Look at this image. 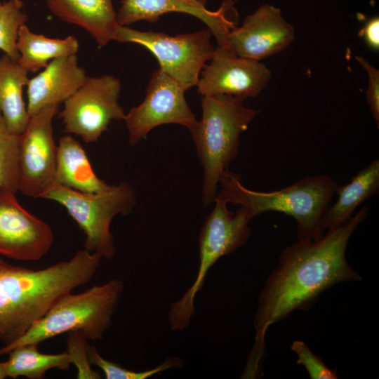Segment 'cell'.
I'll use <instances>...</instances> for the list:
<instances>
[{
  "label": "cell",
  "mask_w": 379,
  "mask_h": 379,
  "mask_svg": "<svg viewBox=\"0 0 379 379\" xmlns=\"http://www.w3.org/2000/svg\"><path fill=\"white\" fill-rule=\"evenodd\" d=\"M362 207L340 225L327 230L315 241H298L285 247L277 267L269 276L258 298L253 325L255 344L248 361L260 364L264 357L265 336L273 324L296 310L309 307L325 290L347 281H359L360 275L346 259L349 240L367 218Z\"/></svg>",
  "instance_id": "1"
},
{
  "label": "cell",
  "mask_w": 379,
  "mask_h": 379,
  "mask_svg": "<svg viewBox=\"0 0 379 379\" xmlns=\"http://www.w3.org/2000/svg\"><path fill=\"white\" fill-rule=\"evenodd\" d=\"M102 259L84 248L67 261L39 270L0 259V342L15 341L62 296L88 283Z\"/></svg>",
  "instance_id": "2"
},
{
  "label": "cell",
  "mask_w": 379,
  "mask_h": 379,
  "mask_svg": "<svg viewBox=\"0 0 379 379\" xmlns=\"http://www.w3.org/2000/svg\"><path fill=\"white\" fill-rule=\"evenodd\" d=\"M219 185L217 194L227 204L248 208L254 217L270 211L293 217L298 241H315L324 235L321 218L338 187L333 178L321 174L303 178L279 190L255 191L244 187L241 177L227 169Z\"/></svg>",
  "instance_id": "3"
},
{
  "label": "cell",
  "mask_w": 379,
  "mask_h": 379,
  "mask_svg": "<svg viewBox=\"0 0 379 379\" xmlns=\"http://www.w3.org/2000/svg\"><path fill=\"white\" fill-rule=\"evenodd\" d=\"M245 98L230 95L201 98L202 117L191 132L204 168L203 201H214L218 187L236 158L241 134L260 112L246 107Z\"/></svg>",
  "instance_id": "4"
},
{
  "label": "cell",
  "mask_w": 379,
  "mask_h": 379,
  "mask_svg": "<svg viewBox=\"0 0 379 379\" xmlns=\"http://www.w3.org/2000/svg\"><path fill=\"white\" fill-rule=\"evenodd\" d=\"M124 290L121 280L112 279L77 294L62 296L49 310L15 341L0 348V356L13 349L40 343L73 331L91 340H100L111 326Z\"/></svg>",
  "instance_id": "5"
},
{
  "label": "cell",
  "mask_w": 379,
  "mask_h": 379,
  "mask_svg": "<svg viewBox=\"0 0 379 379\" xmlns=\"http://www.w3.org/2000/svg\"><path fill=\"white\" fill-rule=\"evenodd\" d=\"M215 206L206 218L199 237V265L197 277L184 295L173 302L168 313V323L173 331L188 327L195 313L194 300L203 288L209 269L221 257L234 252L249 239V222L254 218L250 209L239 206L235 213L227 208V202L216 194Z\"/></svg>",
  "instance_id": "6"
},
{
  "label": "cell",
  "mask_w": 379,
  "mask_h": 379,
  "mask_svg": "<svg viewBox=\"0 0 379 379\" xmlns=\"http://www.w3.org/2000/svg\"><path fill=\"white\" fill-rule=\"evenodd\" d=\"M62 206L84 231V248L112 259L116 253L110 225L115 215H128L136 204L132 186L121 182L95 193H84L54 185L42 197Z\"/></svg>",
  "instance_id": "7"
},
{
  "label": "cell",
  "mask_w": 379,
  "mask_h": 379,
  "mask_svg": "<svg viewBox=\"0 0 379 379\" xmlns=\"http://www.w3.org/2000/svg\"><path fill=\"white\" fill-rule=\"evenodd\" d=\"M212 36L208 28L170 36L119 25L114 41L133 43L147 48L157 59L159 68L187 91L197 86L204 66L213 55Z\"/></svg>",
  "instance_id": "8"
},
{
  "label": "cell",
  "mask_w": 379,
  "mask_h": 379,
  "mask_svg": "<svg viewBox=\"0 0 379 379\" xmlns=\"http://www.w3.org/2000/svg\"><path fill=\"white\" fill-rule=\"evenodd\" d=\"M121 85L113 75L87 77L81 86L64 102L59 113L67 133L87 142L98 140L114 120H124L125 112L119 103Z\"/></svg>",
  "instance_id": "9"
},
{
  "label": "cell",
  "mask_w": 379,
  "mask_h": 379,
  "mask_svg": "<svg viewBox=\"0 0 379 379\" xmlns=\"http://www.w3.org/2000/svg\"><path fill=\"white\" fill-rule=\"evenodd\" d=\"M58 105L44 107L30 117L20 135L18 191L42 198L55 185L57 149L52 121Z\"/></svg>",
  "instance_id": "10"
},
{
  "label": "cell",
  "mask_w": 379,
  "mask_h": 379,
  "mask_svg": "<svg viewBox=\"0 0 379 379\" xmlns=\"http://www.w3.org/2000/svg\"><path fill=\"white\" fill-rule=\"evenodd\" d=\"M185 90L160 68L152 73L144 100L126 114L128 142L135 145L153 128L164 124L185 126L190 133L198 121L185 98Z\"/></svg>",
  "instance_id": "11"
},
{
  "label": "cell",
  "mask_w": 379,
  "mask_h": 379,
  "mask_svg": "<svg viewBox=\"0 0 379 379\" xmlns=\"http://www.w3.org/2000/svg\"><path fill=\"white\" fill-rule=\"evenodd\" d=\"M15 194L0 187V255L16 260H38L53 246V230L24 208Z\"/></svg>",
  "instance_id": "12"
},
{
  "label": "cell",
  "mask_w": 379,
  "mask_h": 379,
  "mask_svg": "<svg viewBox=\"0 0 379 379\" xmlns=\"http://www.w3.org/2000/svg\"><path fill=\"white\" fill-rule=\"evenodd\" d=\"M120 3L117 13L119 25L128 26L141 20L154 22L160 16L172 12L187 13L207 25L218 47L234 53L229 41L230 32L237 21L233 0H224L217 11L206 8L207 0H121Z\"/></svg>",
  "instance_id": "13"
},
{
  "label": "cell",
  "mask_w": 379,
  "mask_h": 379,
  "mask_svg": "<svg viewBox=\"0 0 379 379\" xmlns=\"http://www.w3.org/2000/svg\"><path fill=\"white\" fill-rule=\"evenodd\" d=\"M211 60L204 66L196 86L202 96L255 98L272 78L271 71L262 62L239 57L218 46L215 48Z\"/></svg>",
  "instance_id": "14"
},
{
  "label": "cell",
  "mask_w": 379,
  "mask_h": 379,
  "mask_svg": "<svg viewBox=\"0 0 379 379\" xmlns=\"http://www.w3.org/2000/svg\"><path fill=\"white\" fill-rule=\"evenodd\" d=\"M295 40L292 25L279 8L265 4L244 18L229 34L236 55L260 61L285 50Z\"/></svg>",
  "instance_id": "15"
},
{
  "label": "cell",
  "mask_w": 379,
  "mask_h": 379,
  "mask_svg": "<svg viewBox=\"0 0 379 379\" xmlns=\"http://www.w3.org/2000/svg\"><path fill=\"white\" fill-rule=\"evenodd\" d=\"M77 55L51 60L27 84V109L30 117L45 107L60 105L73 95L87 78Z\"/></svg>",
  "instance_id": "16"
},
{
  "label": "cell",
  "mask_w": 379,
  "mask_h": 379,
  "mask_svg": "<svg viewBox=\"0 0 379 379\" xmlns=\"http://www.w3.org/2000/svg\"><path fill=\"white\" fill-rule=\"evenodd\" d=\"M47 5L62 20L84 28L100 48L114 41L119 24L112 0H47Z\"/></svg>",
  "instance_id": "17"
},
{
  "label": "cell",
  "mask_w": 379,
  "mask_h": 379,
  "mask_svg": "<svg viewBox=\"0 0 379 379\" xmlns=\"http://www.w3.org/2000/svg\"><path fill=\"white\" fill-rule=\"evenodd\" d=\"M55 185L84 193L111 187L96 175L84 149L69 135L61 137L58 145Z\"/></svg>",
  "instance_id": "18"
},
{
  "label": "cell",
  "mask_w": 379,
  "mask_h": 379,
  "mask_svg": "<svg viewBox=\"0 0 379 379\" xmlns=\"http://www.w3.org/2000/svg\"><path fill=\"white\" fill-rule=\"evenodd\" d=\"M379 192V160L375 159L359 171L350 182L338 186L337 201L325 210L321 220L324 232L347 221L356 208Z\"/></svg>",
  "instance_id": "19"
},
{
  "label": "cell",
  "mask_w": 379,
  "mask_h": 379,
  "mask_svg": "<svg viewBox=\"0 0 379 379\" xmlns=\"http://www.w3.org/2000/svg\"><path fill=\"white\" fill-rule=\"evenodd\" d=\"M28 72L6 55L0 57V112L8 129L16 135L25 130L29 116L22 97Z\"/></svg>",
  "instance_id": "20"
},
{
  "label": "cell",
  "mask_w": 379,
  "mask_h": 379,
  "mask_svg": "<svg viewBox=\"0 0 379 379\" xmlns=\"http://www.w3.org/2000/svg\"><path fill=\"white\" fill-rule=\"evenodd\" d=\"M17 48L18 64L28 72H36L55 58L77 55L79 42L73 35L64 39L46 37L32 32L24 24L18 32Z\"/></svg>",
  "instance_id": "21"
},
{
  "label": "cell",
  "mask_w": 379,
  "mask_h": 379,
  "mask_svg": "<svg viewBox=\"0 0 379 379\" xmlns=\"http://www.w3.org/2000/svg\"><path fill=\"white\" fill-rule=\"evenodd\" d=\"M36 343L17 347L11 350L6 362L8 377L24 376L29 379H41L53 368L67 371L71 359L65 351L60 354H44L39 351Z\"/></svg>",
  "instance_id": "22"
},
{
  "label": "cell",
  "mask_w": 379,
  "mask_h": 379,
  "mask_svg": "<svg viewBox=\"0 0 379 379\" xmlns=\"http://www.w3.org/2000/svg\"><path fill=\"white\" fill-rule=\"evenodd\" d=\"M27 20L21 0L0 1V50L13 60L18 61V32Z\"/></svg>",
  "instance_id": "23"
},
{
  "label": "cell",
  "mask_w": 379,
  "mask_h": 379,
  "mask_svg": "<svg viewBox=\"0 0 379 379\" xmlns=\"http://www.w3.org/2000/svg\"><path fill=\"white\" fill-rule=\"evenodd\" d=\"M20 135L8 129L0 112V187L14 193L18 191Z\"/></svg>",
  "instance_id": "24"
},
{
  "label": "cell",
  "mask_w": 379,
  "mask_h": 379,
  "mask_svg": "<svg viewBox=\"0 0 379 379\" xmlns=\"http://www.w3.org/2000/svg\"><path fill=\"white\" fill-rule=\"evenodd\" d=\"M88 354L91 365L100 368L107 379H147L168 369L180 368L184 366L182 359L170 357L155 368L143 371H135L123 368L121 365L103 358L94 346H88Z\"/></svg>",
  "instance_id": "25"
},
{
  "label": "cell",
  "mask_w": 379,
  "mask_h": 379,
  "mask_svg": "<svg viewBox=\"0 0 379 379\" xmlns=\"http://www.w3.org/2000/svg\"><path fill=\"white\" fill-rule=\"evenodd\" d=\"M83 334L77 331L69 332L66 351L69 355L71 363L77 367V378H101L100 373L91 367L88 354V344Z\"/></svg>",
  "instance_id": "26"
},
{
  "label": "cell",
  "mask_w": 379,
  "mask_h": 379,
  "mask_svg": "<svg viewBox=\"0 0 379 379\" xmlns=\"http://www.w3.org/2000/svg\"><path fill=\"white\" fill-rule=\"evenodd\" d=\"M291 350L298 357L297 363L302 365L312 379H338L336 370L329 368L315 355L307 344L302 340H294L291 346Z\"/></svg>",
  "instance_id": "27"
},
{
  "label": "cell",
  "mask_w": 379,
  "mask_h": 379,
  "mask_svg": "<svg viewBox=\"0 0 379 379\" xmlns=\"http://www.w3.org/2000/svg\"><path fill=\"white\" fill-rule=\"evenodd\" d=\"M355 60L368 74V88L366 100L377 126H379V70L373 67L365 58L355 56Z\"/></svg>",
  "instance_id": "28"
},
{
  "label": "cell",
  "mask_w": 379,
  "mask_h": 379,
  "mask_svg": "<svg viewBox=\"0 0 379 379\" xmlns=\"http://www.w3.org/2000/svg\"><path fill=\"white\" fill-rule=\"evenodd\" d=\"M366 44L374 51L379 50V17L374 15L369 18L359 32Z\"/></svg>",
  "instance_id": "29"
},
{
  "label": "cell",
  "mask_w": 379,
  "mask_h": 379,
  "mask_svg": "<svg viewBox=\"0 0 379 379\" xmlns=\"http://www.w3.org/2000/svg\"><path fill=\"white\" fill-rule=\"evenodd\" d=\"M7 371L6 362H0V379H4L7 378Z\"/></svg>",
  "instance_id": "30"
}]
</instances>
